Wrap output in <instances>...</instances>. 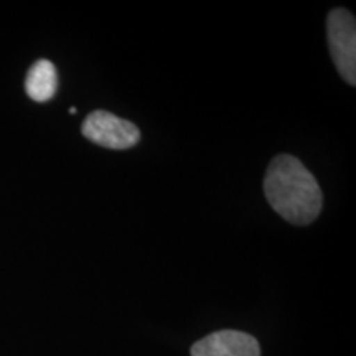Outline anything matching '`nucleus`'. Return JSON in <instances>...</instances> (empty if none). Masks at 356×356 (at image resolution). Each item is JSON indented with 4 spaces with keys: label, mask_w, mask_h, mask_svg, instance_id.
I'll use <instances>...</instances> for the list:
<instances>
[{
    "label": "nucleus",
    "mask_w": 356,
    "mask_h": 356,
    "mask_svg": "<svg viewBox=\"0 0 356 356\" xmlns=\"http://www.w3.org/2000/svg\"><path fill=\"white\" fill-rule=\"evenodd\" d=\"M264 195L273 210L296 226L310 225L322 211L323 195L318 181L292 155L280 154L269 163Z\"/></svg>",
    "instance_id": "1"
},
{
    "label": "nucleus",
    "mask_w": 356,
    "mask_h": 356,
    "mask_svg": "<svg viewBox=\"0 0 356 356\" xmlns=\"http://www.w3.org/2000/svg\"><path fill=\"white\" fill-rule=\"evenodd\" d=\"M328 47L340 76L356 84V20L346 8H333L327 20Z\"/></svg>",
    "instance_id": "2"
},
{
    "label": "nucleus",
    "mask_w": 356,
    "mask_h": 356,
    "mask_svg": "<svg viewBox=\"0 0 356 356\" xmlns=\"http://www.w3.org/2000/svg\"><path fill=\"white\" fill-rule=\"evenodd\" d=\"M81 132L92 144L113 150L131 149L140 140V131L136 124L108 111H92L84 119Z\"/></svg>",
    "instance_id": "3"
},
{
    "label": "nucleus",
    "mask_w": 356,
    "mask_h": 356,
    "mask_svg": "<svg viewBox=\"0 0 356 356\" xmlns=\"http://www.w3.org/2000/svg\"><path fill=\"white\" fill-rule=\"evenodd\" d=\"M191 356H261L259 343L244 332L221 330L202 338L190 350Z\"/></svg>",
    "instance_id": "4"
},
{
    "label": "nucleus",
    "mask_w": 356,
    "mask_h": 356,
    "mask_svg": "<svg viewBox=\"0 0 356 356\" xmlns=\"http://www.w3.org/2000/svg\"><path fill=\"white\" fill-rule=\"evenodd\" d=\"M58 73L55 65L48 60H38L32 65L25 78V91L30 99L47 102L56 95Z\"/></svg>",
    "instance_id": "5"
},
{
    "label": "nucleus",
    "mask_w": 356,
    "mask_h": 356,
    "mask_svg": "<svg viewBox=\"0 0 356 356\" xmlns=\"http://www.w3.org/2000/svg\"><path fill=\"white\" fill-rule=\"evenodd\" d=\"M70 114H76V108H71L70 109Z\"/></svg>",
    "instance_id": "6"
}]
</instances>
